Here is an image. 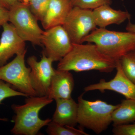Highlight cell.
Wrapping results in <instances>:
<instances>
[{"mask_svg":"<svg viewBox=\"0 0 135 135\" xmlns=\"http://www.w3.org/2000/svg\"><path fill=\"white\" fill-rule=\"evenodd\" d=\"M117 61L103 55L95 44H73L71 50L59 61L57 69L76 72L99 71L112 72Z\"/></svg>","mask_w":135,"mask_h":135,"instance_id":"obj_1","label":"cell"},{"mask_svg":"<svg viewBox=\"0 0 135 135\" xmlns=\"http://www.w3.org/2000/svg\"><path fill=\"white\" fill-rule=\"evenodd\" d=\"M53 100L47 96H29L22 105L13 104L11 108L15 113L13 118L15 125L11 130L16 135H35L42 128L47 126L52 121L47 118L42 120L39 117L40 111Z\"/></svg>","mask_w":135,"mask_h":135,"instance_id":"obj_2","label":"cell"},{"mask_svg":"<svg viewBox=\"0 0 135 135\" xmlns=\"http://www.w3.org/2000/svg\"><path fill=\"white\" fill-rule=\"evenodd\" d=\"M93 43L103 55L116 61L135 50V33L97 28L85 37L83 42Z\"/></svg>","mask_w":135,"mask_h":135,"instance_id":"obj_3","label":"cell"},{"mask_svg":"<svg viewBox=\"0 0 135 135\" xmlns=\"http://www.w3.org/2000/svg\"><path fill=\"white\" fill-rule=\"evenodd\" d=\"M77 123L80 126L99 134L112 123V114L118 106L98 100H86L81 95L78 98Z\"/></svg>","mask_w":135,"mask_h":135,"instance_id":"obj_4","label":"cell"},{"mask_svg":"<svg viewBox=\"0 0 135 135\" xmlns=\"http://www.w3.org/2000/svg\"><path fill=\"white\" fill-rule=\"evenodd\" d=\"M9 22L25 41L34 46H41L42 31L36 19L24 0L15 3L9 9Z\"/></svg>","mask_w":135,"mask_h":135,"instance_id":"obj_5","label":"cell"},{"mask_svg":"<svg viewBox=\"0 0 135 135\" xmlns=\"http://www.w3.org/2000/svg\"><path fill=\"white\" fill-rule=\"evenodd\" d=\"M26 53L27 50L16 55L11 62L0 66V79L28 96H37L31 82V68L27 67L25 64Z\"/></svg>","mask_w":135,"mask_h":135,"instance_id":"obj_6","label":"cell"},{"mask_svg":"<svg viewBox=\"0 0 135 135\" xmlns=\"http://www.w3.org/2000/svg\"><path fill=\"white\" fill-rule=\"evenodd\" d=\"M62 26L73 44H82L85 37L97 28L93 10L74 7Z\"/></svg>","mask_w":135,"mask_h":135,"instance_id":"obj_7","label":"cell"},{"mask_svg":"<svg viewBox=\"0 0 135 135\" xmlns=\"http://www.w3.org/2000/svg\"><path fill=\"white\" fill-rule=\"evenodd\" d=\"M31 68L30 78L32 86L37 96L47 97L51 81L55 73L53 68V61L43 52L40 61L35 56L29 57L27 60Z\"/></svg>","mask_w":135,"mask_h":135,"instance_id":"obj_8","label":"cell"},{"mask_svg":"<svg viewBox=\"0 0 135 135\" xmlns=\"http://www.w3.org/2000/svg\"><path fill=\"white\" fill-rule=\"evenodd\" d=\"M44 53L53 62L60 61L71 49L73 43L62 26L44 31L41 39Z\"/></svg>","mask_w":135,"mask_h":135,"instance_id":"obj_9","label":"cell"},{"mask_svg":"<svg viewBox=\"0 0 135 135\" xmlns=\"http://www.w3.org/2000/svg\"><path fill=\"white\" fill-rule=\"evenodd\" d=\"M116 69V74L112 79L108 81L101 79L97 83L85 87L84 92L98 90L103 92L105 90H111L120 94L127 99H135V84L125 75L119 60L117 61Z\"/></svg>","mask_w":135,"mask_h":135,"instance_id":"obj_10","label":"cell"},{"mask_svg":"<svg viewBox=\"0 0 135 135\" xmlns=\"http://www.w3.org/2000/svg\"><path fill=\"white\" fill-rule=\"evenodd\" d=\"M0 39V66L7 64L15 55L23 53L26 49V41L18 34L11 23H7L2 26Z\"/></svg>","mask_w":135,"mask_h":135,"instance_id":"obj_11","label":"cell"},{"mask_svg":"<svg viewBox=\"0 0 135 135\" xmlns=\"http://www.w3.org/2000/svg\"><path fill=\"white\" fill-rule=\"evenodd\" d=\"M74 86L73 77L69 71L55 69L47 97L55 100L71 98Z\"/></svg>","mask_w":135,"mask_h":135,"instance_id":"obj_12","label":"cell"},{"mask_svg":"<svg viewBox=\"0 0 135 135\" xmlns=\"http://www.w3.org/2000/svg\"><path fill=\"white\" fill-rule=\"evenodd\" d=\"M73 7L71 0H50L46 14L41 21L44 29L47 30L62 26Z\"/></svg>","mask_w":135,"mask_h":135,"instance_id":"obj_13","label":"cell"},{"mask_svg":"<svg viewBox=\"0 0 135 135\" xmlns=\"http://www.w3.org/2000/svg\"><path fill=\"white\" fill-rule=\"evenodd\" d=\"M56 109L52 121L55 123L75 127L77 123L78 103L72 98L56 99Z\"/></svg>","mask_w":135,"mask_h":135,"instance_id":"obj_14","label":"cell"},{"mask_svg":"<svg viewBox=\"0 0 135 135\" xmlns=\"http://www.w3.org/2000/svg\"><path fill=\"white\" fill-rule=\"evenodd\" d=\"M94 20L97 27L105 28L113 24L120 25L130 19L128 11L114 9L110 5H105L93 10Z\"/></svg>","mask_w":135,"mask_h":135,"instance_id":"obj_15","label":"cell"},{"mask_svg":"<svg viewBox=\"0 0 135 135\" xmlns=\"http://www.w3.org/2000/svg\"><path fill=\"white\" fill-rule=\"evenodd\" d=\"M113 126L135 121V99H123L112 114Z\"/></svg>","mask_w":135,"mask_h":135,"instance_id":"obj_16","label":"cell"},{"mask_svg":"<svg viewBox=\"0 0 135 135\" xmlns=\"http://www.w3.org/2000/svg\"><path fill=\"white\" fill-rule=\"evenodd\" d=\"M46 132L50 135H89L82 129H78L75 127L60 125L52 121L47 125Z\"/></svg>","mask_w":135,"mask_h":135,"instance_id":"obj_17","label":"cell"},{"mask_svg":"<svg viewBox=\"0 0 135 135\" xmlns=\"http://www.w3.org/2000/svg\"><path fill=\"white\" fill-rule=\"evenodd\" d=\"M119 60L125 75L135 84V50L127 53Z\"/></svg>","mask_w":135,"mask_h":135,"instance_id":"obj_18","label":"cell"},{"mask_svg":"<svg viewBox=\"0 0 135 135\" xmlns=\"http://www.w3.org/2000/svg\"><path fill=\"white\" fill-rule=\"evenodd\" d=\"M32 14L41 22L47 9L50 0H24Z\"/></svg>","mask_w":135,"mask_h":135,"instance_id":"obj_19","label":"cell"},{"mask_svg":"<svg viewBox=\"0 0 135 135\" xmlns=\"http://www.w3.org/2000/svg\"><path fill=\"white\" fill-rule=\"evenodd\" d=\"M16 96L29 97L23 93L17 91L12 88L11 85L0 79V104L6 98ZM7 118H0V121H7Z\"/></svg>","mask_w":135,"mask_h":135,"instance_id":"obj_20","label":"cell"},{"mask_svg":"<svg viewBox=\"0 0 135 135\" xmlns=\"http://www.w3.org/2000/svg\"><path fill=\"white\" fill-rule=\"evenodd\" d=\"M73 7L93 10L105 5H110L111 0H71Z\"/></svg>","mask_w":135,"mask_h":135,"instance_id":"obj_21","label":"cell"},{"mask_svg":"<svg viewBox=\"0 0 135 135\" xmlns=\"http://www.w3.org/2000/svg\"><path fill=\"white\" fill-rule=\"evenodd\" d=\"M112 132L114 135H135V123L114 126Z\"/></svg>","mask_w":135,"mask_h":135,"instance_id":"obj_22","label":"cell"},{"mask_svg":"<svg viewBox=\"0 0 135 135\" xmlns=\"http://www.w3.org/2000/svg\"><path fill=\"white\" fill-rule=\"evenodd\" d=\"M9 10L0 7V26L9 22Z\"/></svg>","mask_w":135,"mask_h":135,"instance_id":"obj_23","label":"cell"},{"mask_svg":"<svg viewBox=\"0 0 135 135\" xmlns=\"http://www.w3.org/2000/svg\"><path fill=\"white\" fill-rule=\"evenodd\" d=\"M23 0H0V7L8 10L16 3L22 1Z\"/></svg>","mask_w":135,"mask_h":135,"instance_id":"obj_24","label":"cell"},{"mask_svg":"<svg viewBox=\"0 0 135 135\" xmlns=\"http://www.w3.org/2000/svg\"><path fill=\"white\" fill-rule=\"evenodd\" d=\"M126 29L127 31L135 33V24L129 22L126 26Z\"/></svg>","mask_w":135,"mask_h":135,"instance_id":"obj_25","label":"cell"}]
</instances>
